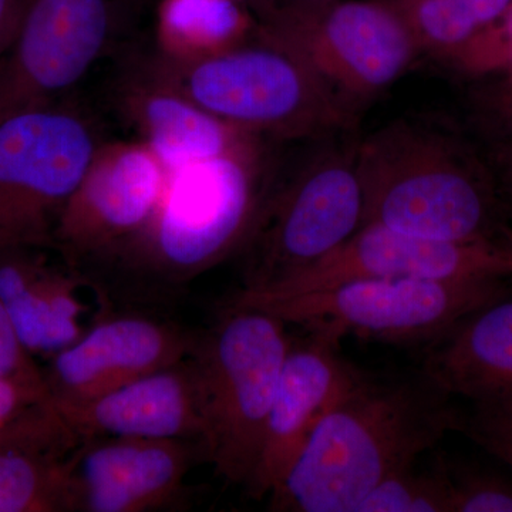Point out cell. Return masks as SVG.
Returning <instances> with one entry per match:
<instances>
[{
	"label": "cell",
	"instance_id": "obj_25",
	"mask_svg": "<svg viewBox=\"0 0 512 512\" xmlns=\"http://www.w3.org/2000/svg\"><path fill=\"white\" fill-rule=\"evenodd\" d=\"M0 379L15 380L49 397L45 373L33 362L32 355L20 342L2 301H0Z\"/></svg>",
	"mask_w": 512,
	"mask_h": 512
},
{
	"label": "cell",
	"instance_id": "obj_23",
	"mask_svg": "<svg viewBox=\"0 0 512 512\" xmlns=\"http://www.w3.org/2000/svg\"><path fill=\"white\" fill-rule=\"evenodd\" d=\"M450 512H512V483L480 471L451 473Z\"/></svg>",
	"mask_w": 512,
	"mask_h": 512
},
{
	"label": "cell",
	"instance_id": "obj_26",
	"mask_svg": "<svg viewBox=\"0 0 512 512\" xmlns=\"http://www.w3.org/2000/svg\"><path fill=\"white\" fill-rule=\"evenodd\" d=\"M45 394L15 380L0 379V427L15 419L33 404L45 402Z\"/></svg>",
	"mask_w": 512,
	"mask_h": 512
},
{
	"label": "cell",
	"instance_id": "obj_12",
	"mask_svg": "<svg viewBox=\"0 0 512 512\" xmlns=\"http://www.w3.org/2000/svg\"><path fill=\"white\" fill-rule=\"evenodd\" d=\"M512 262L503 242H444L363 225L315 264L265 288H241L261 295H296L320 291L357 279L504 278Z\"/></svg>",
	"mask_w": 512,
	"mask_h": 512
},
{
	"label": "cell",
	"instance_id": "obj_22",
	"mask_svg": "<svg viewBox=\"0 0 512 512\" xmlns=\"http://www.w3.org/2000/svg\"><path fill=\"white\" fill-rule=\"evenodd\" d=\"M356 512H450V476L446 468L414 473V467L384 478Z\"/></svg>",
	"mask_w": 512,
	"mask_h": 512
},
{
	"label": "cell",
	"instance_id": "obj_15",
	"mask_svg": "<svg viewBox=\"0 0 512 512\" xmlns=\"http://www.w3.org/2000/svg\"><path fill=\"white\" fill-rule=\"evenodd\" d=\"M200 444L151 439L84 441L70 460L73 511L146 512L170 507L183 493Z\"/></svg>",
	"mask_w": 512,
	"mask_h": 512
},
{
	"label": "cell",
	"instance_id": "obj_31",
	"mask_svg": "<svg viewBox=\"0 0 512 512\" xmlns=\"http://www.w3.org/2000/svg\"><path fill=\"white\" fill-rule=\"evenodd\" d=\"M255 2L259 12H261V16L265 15L266 12H269L276 5V0H255Z\"/></svg>",
	"mask_w": 512,
	"mask_h": 512
},
{
	"label": "cell",
	"instance_id": "obj_13",
	"mask_svg": "<svg viewBox=\"0 0 512 512\" xmlns=\"http://www.w3.org/2000/svg\"><path fill=\"white\" fill-rule=\"evenodd\" d=\"M200 333L133 315L101 319L43 370L50 402L94 399L128 382L192 356Z\"/></svg>",
	"mask_w": 512,
	"mask_h": 512
},
{
	"label": "cell",
	"instance_id": "obj_10",
	"mask_svg": "<svg viewBox=\"0 0 512 512\" xmlns=\"http://www.w3.org/2000/svg\"><path fill=\"white\" fill-rule=\"evenodd\" d=\"M167 178L140 140L104 141L57 221L52 249L77 274L109 271L147 228Z\"/></svg>",
	"mask_w": 512,
	"mask_h": 512
},
{
	"label": "cell",
	"instance_id": "obj_33",
	"mask_svg": "<svg viewBox=\"0 0 512 512\" xmlns=\"http://www.w3.org/2000/svg\"><path fill=\"white\" fill-rule=\"evenodd\" d=\"M508 167H510V177H511V181H512V150L510 153V165H508Z\"/></svg>",
	"mask_w": 512,
	"mask_h": 512
},
{
	"label": "cell",
	"instance_id": "obj_29",
	"mask_svg": "<svg viewBox=\"0 0 512 512\" xmlns=\"http://www.w3.org/2000/svg\"><path fill=\"white\" fill-rule=\"evenodd\" d=\"M332 2H336V0H284V3L276 6H285V8L295 9H315L320 8V6L329 5V3Z\"/></svg>",
	"mask_w": 512,
	"mask_h": 512
},
{
	"label": "cell",
	"instance_id": "obj_16",
	"mask_svg": "<svg viewBox=\"0 0 512 512\" xmlns=\"http://www.w3.org/2000/svg\"><path fill=\"white\" fill-rule=\"evenodd\" d=\"M338 346L313 333L303 342H292L266 420L258 463L247 485L252 497L271 495L320 421L362 379L339 356Z\"/></svg>",
	"mask_w": 512,
	"mask_h": 512
},
{
	"label": "cell",
	"instance_id": "obj_19",
	"mask_svg": "<svg viewBox=\"0 0 512 512\" xmlns=\"http://www.w3.org/2000/svg\"><path fill=\"white\" fill-rule=\"evenodd\" d=\"M424 377L474 404L512 402V301H495L434 343Z\"/></svg>",
	"mask_w": 512,
	"mask_h": 512
},
{
	"label": "cell",
	"instance_id": "obj_17",
	"mask_svg": "<svg viewBox=\"0 0 512 512\" xmlns=\"http://www.w3.org/2000/svg\"><path fill=\"white\" fill-rule=\"evenodd\" d=\"M110 86L114 110L168 171L262 146L265 138L225 123L165 82L146 53L124 57Z\"/></svg>",
	"mask_w": 512,
	"mask_h": 512
},
{
	"label": "cell",
	"instance_id": "obj_28",
	"mask_svg": "<svg viewBox=\"0 0 512 512\" xmlns=\"http://www.w3.org/2000/svg\"><path fill=\"white\" fill-rule=\"evenodd\" d=\"M507 43H512V8L508 10L507 18H505L503 26L484 30L481 35H478L476 39L464 49V52L468 49L507 45Z\"/></svg>",
	"mask_w": 512,
	"mask_h": 512
},
{
	"label": "cell",
	"instance_id": "obj_9",
	"mask_svg": "<svg viewBox=\"0 0 512 512\" xmlns=\"http://www.w3.org/2000/svg\"><path fill=\"white\" fill-rule=\"evenodd\" d=\"M258 26L302 57L352 109L376 99L421 55L389 0H349L315 9L275 6Z\"/></svg>",
	"mask_w": 512,
	"mask_h": 512
},
{
	"label": "cell",
	"instance_id": "obj_11",
	"mask_svg": "<svg viewBox=\"0 0 512 512\" xmlns=\"http://www.w3.org/2000/svg\"><path fill=\"white\" fill-rule=\"evenodd\" d=\"M117 26L113 0H26L0 62V119L69 100L113 47Z\"/></svg>",
	"mask_w": 512,
	"mask_h": 512
},
{
	"label": "cell",
	"instance_id": "obj_5",
	"mask_svg": "<svg viewBox=\"0 0 512 512\" xmlns=\"http://www.w3.org/2000/svg\"><path fill=\"white\" fill-rule=\"evenodd\" d=\"M501 279H357L279 296L239 289L227 303L261 309L336 343L346 335L386 343L437 342L473 313L500 301Z\"/></svg>",
	"mask_w": 512,
	"mask_h": 512
},
{
	"label": "cell",
	"instance_id": "obj_30",
	"mask_svg": "<svg viewBox=\"0 0 512 512\" xmlns=\"http://www.w3.org/2000/svg\"><path fill=\"white\" fill-rule=\"evenodd\" d=\"M501 110H503L507 119L512 123V83L508 87L507 92L504 93L503 99H501Z\"/></svg>",
	"mask_w": 512,
	"mask_h": 512
},
{
	"label": "cell",
	"instance_id": "obj_20",
	"mask_svg": "<svg viewBox=\"0 0 512 512\" xmlns=\"http://www.w3.org/2000/svg\"><path fill=\"white\" fill-rule=\"evenodd\" d=\"M43 252L18 249L0 254V301L30 355L53 356L82 335V303L74 291L79 274L47 265Z\"/></svg>",
	"mask_w": 512,
	"mask_h": 512
},
{
	"label": "cell",
	"instance_id": "obj_18",
	"mask_svg": "<svg viewBox=\"0 0 512 512\" xmlns=\"http://www.w3.org/2000/svg\"><path fill=\"white\" fill-rule=\"evenodd\" d=\"M79 446L47 402L0 427V512H72L70 460Z\"/></svg>",
	"mask_w": 512,
	"mask_h": 512
},
{
	"label": "cell",
	"instance_id": "obj_24",
	"mask_svg": "<svg viewBox=\"0 0 512 512\" xmlns=\"http://www.w3.org/2000/svg\"><path fill=\"white\" fill-rule=\"evenodd\" d=\"M468 436L512 470V402L474 404Z\"/></svg>",
	"mask_w": 512,
	"mask_h": 512
},
{
	"label": "cell",
	"instance_id": "obj_21",
	"mask_svg": "<svg viewBox=\"0 0 512 512\" xmlns=\"http://www.w3.org/2000/svg\"><path fill=\"white\" fill-rule=\"evenodd\" d=\"M256 29L237 0H164L154 50L188 62L242 45Z\"/></svg>",
	"mask_w": 512,
	"mask_h": 512
},
{
	"label": "cell",
	"instance_id": "obj_1",
	"mask_svg": "<svg viewBox=\"0 0 512 512\" xmlns=\"http://www.w3.org/2000/svg\"><path fill=\"white\" fill-rule=\"evenodd\" d=\"M448 394L424 382L362 379L320 421L269 498L275 511L356 512L384 478L414 467L457 424Z\"/></svg>",
	"mask_w": 512,
	"mask_h": 512
},
{
	"label": "cell",
	"instance_id": "obj_27",
	"mask_svg": "<svg viewBox=\"0 0 512 512\" xmlns=\"http://www.w3.org/2000/svg\"><path fill=\"white\" fill-rule=\"evenodd\" d=\"M26 0H0V62L6 56L16 32Z\"/></svg>",
	"mask_w": 512,
	"mask_h": 512
},
{
	"label": "cell",
	"instance_id": "obj_3",
	"mask_svg": "<svg viewBox=\"0 0 512 512\" xmlns=\"http://www.w3.org/2000/svg\"><path fill=\"white\" fill-rule=\"evenodd\" d=\"M147 60L192 103L239 130L271 140H325L352 130L356 110L302 57L256 29L248 42L201 59Z\"/></svg>",
	"mask_w": 512,
	"mask_h": 512
},
{
	"label": "cell",
	"instance_id": "obj_4",
	"mask_svg": "<svg viewBox=\"0 0 512 512\" xmlns=\"http://www.w3.org/2000/svg\"><path fill=\"white\" fill-rule=\"evenodd\" d=\"M363 225L433 239L493 241L495 200L451 138L396 121L359 141Z\"/></svg>",
	"mask_w": 512,
	"mask_h": 512
},
{
	"label": "cell",
	"instance_id": "obj_8",
	"mask_svg": "<svg viewBox=\"0 0 512 512\" xmlns=\"http://www.w3.org/2000/svg\"><path fill=\"white\" fill-rule=\"evenodd\" d=\"M359 141L345 133L274 185L254 235L245 247L242 288H265L298 274L335 251L362 227Z\"/></svg>",
	"mask_w": 512,
	"mask_h": 512
},
{
	"label": "cell",
	"instance_id": "obj_6",
	"mask_svg": "<svg viewBox=\"0 0 512 512\" xmlns=\"http://www.w3.org/2000/svg\"><path fill=\"white\" fill-rule=\"evenodd\" d=\"M291 345L281 319L228 303L198 339L192 357L204 389L205 458L228 483L247 487L254 474Z\"/></svg>",
	"mask_w": 512,
	"mask_h": 512
},
{
	"label": "cell",
	"instance_id": "obj_7",
	"mask_svg": "<svg viewBox=\"0 0 512 512\" xmlns=\"http://www.w3.org/2000/svg\"><path fill=\"white\" fill-rule=\"evenodd\" d=\"M104 141L70 99L0 119V254L52 249L57 221Z\"/></svg>",
	"mask_w": 512,
	"mask_h": 512
},
{
	"label": "cell",
	"instance_id": "obj_14",
	"mask_svg": "<svg viewBox=\"0 0 512 512\" xmlns=\"http://www.w3.org/2000/svg\"><path fill=\"white\" fill-rule=\"evenodd\" d=\"M50 404L80 443L97 439L192 441L205 453L204 389L192 356L94 399Z\"/></svg>",
	"mask_w": 512,
	"mask_h": 512
},
{
	"label": "cell",
	"instance_id": "obj_2",
	"mask_svg": "<svg viewBox=\"0 0 512 512\" xmlns=\"http://www.w3.org/2000/svg\"><path fill=\"white\" fill-rule=\"evenodd\" d=\"M262 146L168 171L143 234L106 274L151 291H173L247 247L275 178Z\"/></svg>",
	"mask_w": 512,
	"mask_h": 512
},
{
	"label": "cell",
	"instance_id": "obj_32",
	"mask_svg": "<svg viewBox=\"0 0 512 512\" xmlns=\"http://www.w3.org/2000/svg\"><path fill=\"white\" fill-rule=\"evenodd\" d=\"M504 247L507 248L508 254H510L511 262H512V234L507 235V239L503 242Z\"/></svg>",
	"mask_w": 512,
	"mask_h": 512
}]
</instances>
